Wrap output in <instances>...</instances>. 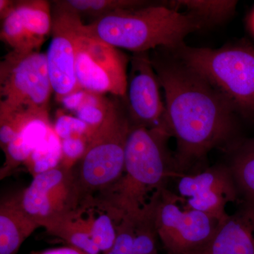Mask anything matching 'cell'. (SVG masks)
Returning a JSON list of instances; mask_svg holds the SVG:
<instances>
[{
    "instance_id": "11",
    "label": "cell",
    "mask_w": 254,
    "mask_h": 254,
    "mask_svg": "<svg viewBox=\"0 0 254 254\" xmlns=\"http://www.w3.org/2000/svg\"><path fill=\"white\" fill-rule=\"evenodd\" d=\"M179 195L187 208L206 214L219 222L229 216L228 203L240 196L238 190L227 165L210 167L195 174L180 175Z\"/></svg>"
},
{
    "instance_id": "3",
    "label": "cell",
    "mask_w": 254,
    "mask_h": 254,
    "mask_svg": "<svg viewBox=\"0 0 254 254\" xmlns=\"http://www.w3.org/2000/svg\"><path fill=\"white\" fill-rule=\"evenodd\" d=\"M85 26L110 46L133 53L159 48L175 49L190 33L203 27L194 16L170 9L165 1L118 10Z\"/></svg>"
},
{
    "instance_id": "30",
    "label": "cell",
    "mask_w": 254,
    "mask_h": 254,
    "mask_svg": "<svg viewBox=\"0 0 254 254\" xmlns=\"http://www.w3.org/2000/svg\"><path fill=\"white\" fill-rule=\"evenodd\" d=\"M16 1L12 0H0V18L1 20L6 17L14 9Z\"/></svg>"
},
{
    "instance_id": "27",
    "label": "cell",
    "mask_w": 254,
    "mask_h": 254,
    "mask_svg": "<svg viewBox=\"0 0 254 254\" xmlns=\"http://www.w3.org/2000/svg\"><path fill=\"white\" fill-rule=\"evenodd\" d=\"M91 137L87 136L71 137L61 140V165L71 170L84 156Z\"/></svg>"
},
{
    "instance_id": "15",
    "label": "cell",
    "mask_w": 254,
    "mask_h": 254,
    "mask_svg": "<svg viewBox=\"0 0 254 254\" xmlns=\"http://www.w3.org/2000/svg\"><path fill=\"white\" fill-rule=\"evenodd\" d=\"M230 160L227 167L245 203L254 205V137L240 140L229 150Z\"/></svg>"
},
{
    "instance_id": "13",
    "label": "cell",
    "mask_w": 254,
    "mask_h": 254,
    "mask_svg": "<svg viewBox=\"0 0 254 254\" xmlns=\"http://www.w3.org/2000/svg\"><path fill=\"white\" fill-rule=\"evenodd\" d=\"M195 254H254V210L245 203L219 223L208 243Z\"/></svg>"
},
{
    "instance_id": "7",
    "label": "cell",
    "mask_w": 254,
    "mask_h": 254,
    "mask_svg": "<svg viewBox=\"0 0 254 254\" xmlns=\"http://www.w3.org/2000/svg\"><path fill=\"white\" fill-rule=\"evenodd\" d=\"M158 239L168 254H195L213 236L218 220L187 208L181 197L163 189L153 211Z\"/></svg>"
},
{
    "instance_id": "5",
    "label": "cell",
    "mask_w": 254,
    "mask_h": 254,
    "mask_svg": "<svg viewBox=\"0 0 254 254\" xmlns=\"http://www.w3.org/2000/svg\"><path fill=\"white\" fill-rule=\"evenodd\" d=\"M131 127L123 98L113 96L104 122L91 136L84 156L72 169L83 198L82 208L121 176Z\"/></svg>"
},
{
    "instance_id": "25",
    "label": "cell",
    "mask_w": 254,
    "mask_h": 254,
    "mask_svg": "<svg viewBox=\"0 0 254 254\" xmlns=\"http://www.w3.org/2000/svg\"><path fill=\"white\" fill-rule=\"evenodd\" d=\"M53 131L61 141L71 137L87 136L91 138L95 130L76 117L60 114L55 121Z\"/></svg>"
},
{
    "instance_id": "1",
    "label": "cell",
    "mask_w": 254,
    "mask_h": 254,
    "mask_svg": "<svg viewBox=\"0 0 254 254\" xmlns=\"http://www.w3.org/2000/svg\"><path fill=\"white\" fill-rule=\"evenodd\" d=\"M165 93V130L176 141L178 177L200 165L214 149L229 150L240 141L237 114L199 73L170 49L149 52Z\"/></svg>"
},
{
    "instance_id": "12",
    "label": "cell",
    "mask_w": 254,
    "mask_h": 254,
    "mask_svg": "<svg viewBox=\"0 0 254 254\" xmlns=\"http://www.w3.org/2000/svg\"><path fill=\"white\" fill-rule=\"evenodd\" d=\"M52 39L46 53L53 92L58 101L79 91L76 74V37L83 21L69 13L53 11Z\"/></svg>"
},
{
    "instance_id": "28",
    "label": "cell",
    "mask_w": 254,
    "mask_h": 254,
    "mask_svg": "<svg viewBox=\"0 0 254 254\" xmlns=\"http://www.w3.org/2000/svg\"><path fill=\"white\" fill-rule=\"evenodd\" d=\"M86 90L81 89L66 95L62 99L60 103H62L65 109L74 113L81 106L82 103L86 98Z\"/></svg>"
},
{
    "instance_id": "20",
    "label": "cell",
    "mask_w": 254,
    "mask_h": 254,
    "mask_svg": "<svg viewBox=\"0 0 254 254\" xmlns=\"http://www.w3.org/2000/svg\"><path fill=\"white\" fill-rule=\"evenodd\" d=\"M1 41L11 48V51L20 54H27L39 51L44 42L32 36L23 26L16 10L1 20Z\"/></svg>"
},
{
    "instance_id": "32",
    "label": "cell",
    "mask_w": 254,
    "mask_h": 254,
    "mask_svg": "<svg viewBox=\"0 0 254 254\" xmlns=\"http://www.w3.org/2000/svg\"><path fill=\"white\" fill-rule=\"evenodd\" d=\"M247 204H248V203H247ZM249 205H251V206H252V208H253L254 210V205H251V204H249Z\"/></svg>"
},
{
    "instance_id": "18",
    "label": "cell",
    "mask_w": 254,
    "mask_h": 254,
    "mask_svg": "<svg viewBox=\"0 0 254 254\" xmlns=\"http://www.w3.org/2000/svg\"><path fill=\"white\" fill-rule=\"evenodd\" d=\"M15 10L23 26L32 36L44 42L53 26V16L49 1L45 0L16 1Z\"/></svg>"
},
{
    "instance_id": "14",
    "label": "cell",
    "mask_w": 254,
    "mask_h": 254,
    "mask_svg": "<svg viewBox=\"0 0 254 254\" xmlns=\"http://www.w3.org/2000/svg\"><path fill=\"white\" fill-rule=\"evenodd\" d=\"M40 225L26 213L21 191L2 197L0 202V254H17L23 242Z\"/></svg>"
},
{
    "instance_id": "2",
    "label": "cell",
    "mask_w": 254,
    "mask_h": 254,
    "mask_svg": "<svg viewBox=\"0 0 254 254\" xmlns=\"http://www.w3.org/2000/svg\"><path fill=\"white\" fill-rule=\"evenodd\" d=\"M171 136L160 128L131 125L120 178L94 196L87 208L109 214L115 222L143 218L150 213L169 178L178 177Z\"/></svg>"
},
{
    "instance_id": "9",
    "label": "cell",
    "mask_w": 254,
    "mask_h": 254,
    "mask_svg": "<svg viewBox=\"0 0 254 254\" xmlns=\"http://www.w3.org/2000/svg\"><path fill=\"white\" fill-rule=\"evenodd\" d=\"M21 204L26 213L46 230L82 210L83 198L72 169L60 165L33 177L21 191Z\"/></svg>"
},
{
    "instance_id": "24",
    "label": "cell",
    "mask_w": 254,
    "mask_h": 254,
    "mask_svg": "<svg viewBox=\"0 0 254 254\" xmlns=\"http://www.w3.org/2000/svg\"><path fill=\"white\" fill-rule=\"evenodd\" d=\"M2 150L5 155V163L0 170L1 180L11 175L21 164L26 163L33 150L23 137L18 134Z\"/></svg>"
},
{
    "instance_id": "10",
    "label": "cell",
    "mask_w": 254,
    "mask_h": 254,
    "mask_svg": "<svg viewBox=\"0 0 254 254\" xmlns=\"http://www.w3.org/2000/svg\"><path fill=\"white\" fill-rule=\"evenodd\" d=\"M129 65L126 95L123 99L131 125L166 131L165 102L160 95L161 86L149 52L133 53Z\"/></svg>"
},
{
    "instance_id": "31",
    "label": "cell",
    "mask_w": 254,
    "mask_h": 254,
    "mask_svg": "<svg viewBox=\"0 0 254 254\" xmlns=\"http://www.w3.org/2000/svg\"><path fill=\"white\" fill-rule=\"evenodd\" d=\"M249 25H250L251 31H252L254 36V9L252 11V14H251Z\"/></svg>"
},
{
    "instance_id": "21",
    "label": "cell",
    "mask_w": 254,
    "mask_h": 254,
    "mask_svg": "<svg viewBox=\"0 0 254 254\" xmlns=\"http://www.w3.org/2000/svg\"><path fill=\"white\" fill-rule=\"evenodd\" d=\"M86 218L92 240L102 254L108 253L117 237L116 222L107 213L93 208H86Z\"/></svg>"
},
{
    "instance_id": "29",
    "label": "cell",
    "mask_w": 254,
    "mask_h": 254,
    "mask_svg": "<svg viewBox=\"0 0 254 254\" xmlns=\"http://www.w3.org/2000/svg\"><path fill=\"white\" fill-rule=\"evenodd\" d=\"M31 254H87L81 250L74 247H58V248L48 249V250L32 252Z\"/></svg>"
},
{
    "instance_id": "26",
    "label": "cell",
    "mask_w": 254,
    "mask_h": 254,
    "mask_svg": "<svg viewBox=\"0 0 254 254\" xmlns=\"http://www.w3.org/2000/svg\"><path fill=\"white\" fill-rule=\"evenodd\" d=\"M116 225V240L111 250L105 254H133L136 220L124 218Z\"/></svg>"
},
{
    "instance_id": "4",
    "label": "cell",
    "mask_w": 254,
    "mask_h": 254,
    "mask_svg": "<svg viewBox=\"0 0 254 254\" xmlns=\"http://www.w3.org/2000/svg\"><path fill=\"white\" fill-rule=\"evenodd\" d=\"M170 50L208 81L237 115L254 118V46L242 43L211 49L184 43Z\"/></svg>"
},
{
    "instance_id": "22",
    "label": "cell",
    "mask_w": 254,
    "mask_h": 254,
    "mask_svg": "<svg viewBox=\"0 0 254 254\" xmlns=\"http://www.w3.org/2000/svg\"><path fill=\"white\" fill-rule=\"evenodd\" d=\"M61 141L54 131L41 145L32 152L26 165L33 177L61 165Z\"/></svg>"
},
{
    "instance_id": "16",
    "label": "cell",
    "mask_w": 254,
    "mask_h": 254,
    "mask_svg": "<svg viewBox=\"0 0 254 254\" xmlns=\"http://www.w3.org/2000/svg\"><path fill=\"white\" fill-rule=\"evenodd\" d=\"M152 3L144 0H58L53 1V11L76 15L81 19L89 17L95 21L118 10L141 7Z\"/></svg>"
},
{
    "instance_id": "19",
    "label": "cell",
    "mask_w": 254,
    "mask_h": 254,
    "mask_svg": "<svg viewBox=\"0 0 254 254\" xmlns=\"http://www.w3.org/2000/svg\"><path fill=\"white\" fill-rule=\"evenodd\" d=\"M46 231L52 236L63 240L68 246L81 250L87 254H102L92 240L82 210L76 216L58 222L47 229Z\"/></svg>"
},
{
    "instance_id": "23",
    "label": "cell",
    "mask_w": 254,
    "mask_h": 254,
    "mask_svg": "<svg viewBox=\"0 0 254 254\" xmlns=\"http://www.w3.org/2000/svg\"><path fill=\"white\" fill-rule=\"evenodd\" d=\"M111 99L104 95L87 91L86 98L74 115L93 129L96 130L104 122Z\"/></svg>"
},
{
    "instance_id": "8",
    "label": "cell",
    "mask_w": 254,
    "mask_h": 254,
    "mask_svg": "<svg viewBox=\"0 0 254 254\" xmlns=\"http://www.w3.org/2000/svg\"><path fill=\"white\" fill-rule=\"evenodd\" d=\"M76 74L81 89L125 98L130 57L97 38L82 23L76 43Z\"/></svg>"
},
{
    "instance_id": "6",
    "label": "cell",
    "mask_w": 254,
    "mask_h": 254,
    "mask_svg": "<svg viewBox=\"0 0 254 254\" xmlns=\"http://www.w3.org/2000/svg\"><path fill=\"white\" fill-rule=\"evenodd\" d=\"M46 53H7L0 63V117L22 115L48 120L53 93Z\"/></svg>"
},
{
    "instance_id": "17",
    "label": "cell",
    "mask_w": 254,
    "mask_h": 254,
    "mask_svg": "<svg viewBox=\"0 0 254 254\" xmlns=\"http://www.w3.org/2000/svg\"><path fill=\"white\" fill-rule=\"evenodd\" d=\"M170 9L181 11L185 9L196 18L203 26L220 24L235 12L237 1L231 0H176L165 1Z\"/></svg>"
}]
</instances>
